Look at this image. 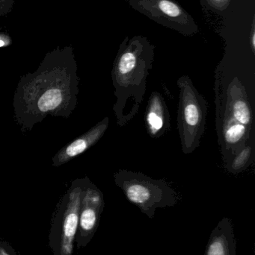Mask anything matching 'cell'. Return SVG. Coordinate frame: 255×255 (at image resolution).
Masks as SVG:
<instances>
[{"label": "cell", "instance_id": "5b68a950", "mask_svg": "<svg viewBox=\"0 0 255 255\" xmlns=\"http://www.w3.org/2000/svg\"><path fill=\"white\" fill-rule=\"evenodd\" d=\"M180 90L178 129L184 154L193 153L200 145L206 130L208 103L188 76L178 80Z\"/></svg>", "mask_w": 255, "mask_h": 255}, {"label": "cell", "instance_id": "30bf717a", "mask_svg": "<svg viewBox=\"0 0 255 255\" xmlns=\"http://www.w3.org/2000/svg\"><path fill=\"white\" fill-rule=\"evenodd\" d=\"M170 115L163 96L152 92L145 112L147 130L153 139L161 137L171 129Z\"/></svg>", "mask_w": 255, "mask_h": 255}, {"label": "cell", "instance_id": "3957f363", "mask_svg": "<svg viewBox=\"0 0 255 255\" xmlns=\"http://www.w3.org/2000/svg\"><path fill=\"white\" fill-rule=\"evenodd\" d=\"M216 97L219 144L226 166L247 145L254 129V117L239 78L217 77Z\"/></svg>", "mask_w": 255, "mask_h": 255}, {"label": "cell", "instance_id": "9c48e42d", "mask_svg": "<svg viewBox=\"0 0 255 255\" xmlns=\"http://www.w3.org/2000/svg\"><path fill=\"white\" fill-rule=\"evenodd\" d=\"M104 205L103 193L89 180L82 195L79 211V223L85 238L91 237L94 234Z\"/></svg>", "mask_w": 255, "mask_h": 255}, {"label": "cell", "instance_id": "9a60e30c", "mask_svg": "<svg viewBox=\"0 0 255 255\" xmlns=\"http://www.w3.org/2000/svg\"><path fill=\"white\" fill-rule=\"evenodd\" d=\"M12 43V40L8 34L0 32V48L7 47Z\"/></svg>", "mask_w": 255, "mask_h": 255}, {"label": "cell", "instance_id": "ba28073f", "mask_svg": "<svg viewBox=\"0 0 255 255\" xmlns=\"http://www.w3.org/2000/svg\"><path fill=\"white\" fill-rule=\"evenodd\" d=\"M88 177L75 180L67 194V210L64 223V240L62 251L65 255H70L73 249L72 243L77 229L79 214L80 211L82 195L87 184Z\"/></svg>", "mask_w": 255, "mask_h": 255}, {"label": "cell", "instance_id": "2e32d148", "mask_svg": "<svg viewBox=\"0 0 255 255\" xmlns=\"http://www.w3.org/2000/svg\"><path fill=\"white\" fill-rule=\"evenodd\" d=\"M250 43H251L252 49L253 53L255 52V19L253 20V28H252V32L250 34Z\"/></svg>", "mask_w": 255, "mask_h": 255}, {"label": "cell", "instance_id": "6da1fadb", "mask_svg": "<svg viewBox=\"0 0 255 255\" xmlns=\"http://www.w3.org/2000/svg\"><path fill=\"white\" fill-rule=\"evenodd\" d=\"M71 45L46 54L37 70L19 79L13 97V118L22 132L48 117L67 119L78 103L79 77Z\"/></svg>", "mask_w": 255, "mask_h": 255}, {"label": "cell", "instance_id": "5bb4252c", "mask_svg": "<svg viewBox=\"0 0 255 255\" xmlns=\"http://www.w3.org/2000/svg\"><path fill=\"white\" fill-rule=\"evenodd\" d=\"M210 5L215 7L217 10H223L227 7L231 0H208Z\"/></svg>", "mask_w": 255, "mask_h": 255}, {"label": "cell", "instance_id": "8fae6325", "mask_svg": "<svg viewBox=\"0 0 255 255\" xmlns=\"http://www.w3.org/2000/svg\"><path fill=\"white\" fill-rule=\"evenodd\" d=\"M205 255H237V240L232 220L224 217L211 232Z\"/></svg>", "mask_w": 255, "mask_h": 255}, {"label": "cell", "instance_id": "277c9868", "mask_svg": "<svg viewBox=\"0 0 255 255\" xmlns=\"http://www.w3.org/2000/svg\"><path fill=\"white\" fill-rule=\"evenodd\" d=\"M115 183L129 202L153 220L158 208L175 207L179 202L178 192L164 180H157L140 172L121 169L114 175Z\"/></svg>", "mask_w": 255, "mask_h": 255}, {"label": "cell", "instance_id": "52a82bcc", "mask_svg": "<svg viewBox=\"0 0 255 255\" xmlns=\"http://www.w3.org/2000/svg\"><path fill=\"white\" fill-rule=\"evenodd\" d=\"M109 124V118L106 117L88 131L61 148L52 157V166H62L95 145L106 133Z\"/></svg>", "mask_w": 255, "mask_h": 255}, {"label": "cell", "instance_id": "7a4b0ae2", "mask_svg": "<svg viewBox=\"0 0 255 255\" xmlns=\"http://www.w3.org/2000/svg\"><path fill=\"white\" fill-rule=\"evenodd\" d=\"M154 45L145 37H126L120 46L112 70L116 103L113 111L120 127L137 115L146 93L154 58Z\"/></svg>", "mask_w": 255, "mask_h": 255}, {"label": "cell", "instance_id": "8992f818", "mask_svg": "<svg viewBox=\"0 0 255 255\" xmlns=\"http://www.w3.org/2000/svg\"><path fill=\"white\" fill-rule=\"evenodd\" d=\"M133 8L152 20L185 36H193L199 27L191 15L172 0H128Z\"/></svg>", "mask_w": 255, "mask_h": 255}, {"label": "cell", "instance_id": "7c38bea8", "mask_svg": "<svg viewBox=\"0 0 255 255\" xmlns=\"http://www.w3.org/2000/svg\"><path fill=\"white\" fill-rule=\"evenodd\" d=\"M254 145H247L226 166V169L234 175L241 173L249 167L253 160Z\"/></svg>", "mask_w": 255, "mask_h": 255}, {"label": "cell", "instance_id": "4fadbf2b", "mask_svg": "<svg viewBox=\"0 0 255 255\" xmlns=\"http://www.w3.org/2000/svg\"><path fill=\"white\" fill-rule=\"evenodd\" d=\"M16 0H0V17L12 11Z\"/></svg>", "mask_w": 255, "mask_h": 255}]
</instances>
